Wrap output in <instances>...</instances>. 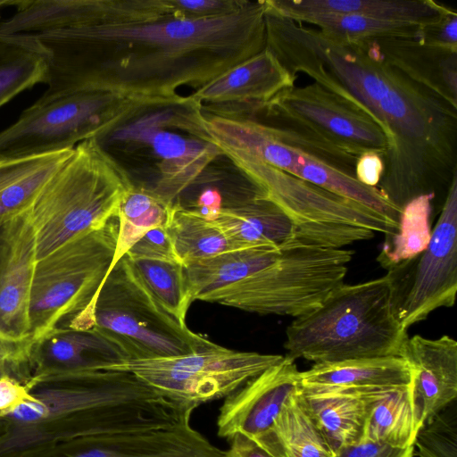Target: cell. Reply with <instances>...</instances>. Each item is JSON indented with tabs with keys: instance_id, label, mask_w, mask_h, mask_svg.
<instances>
[{
	"instance_id": "1",
	"label": "cell",
	"mask_w": 457,
	"mask_h": 457,
	"mask_svg": "<svg viewBox=\"0 0 457 457\" xmlns=\"http://www.w3.org/2000/svg\"><path fill=\"white\" fill-rule=\"evenodd\" d=\"M264 0L236 12L188 18L170 0H94L83 25L18 36L46 62L38 100L102 92L165 105L266 48Z\"/></svg>"
},
{
	"instance_id": "2",
	"label": "cell",
	"mask_w": 457,
	"mask_h": 457,
	"mask_svg": "<svg viewBox=\"0 0 457 457\" xmlns=\"http://www.w3.org/2000/svg\"><path fill=\"white\" fill-rule=\"evenodd\" d=\"M266 47L294 76L312 78L370 117L387 139L377 187L402 210L435 198L457 176V108L389 64L374 39L346 42L281 16L268 7Z\"/></svg>"
},
{
	"instance_id": "3",
	"label": "cell",
	"mask_w": 457,
	"mask_h": 457,
	"mask_svg": "<svg viewBox=\"0 0 457 457\" xmlns=\"http://www.w3.org/2000/svg\"><path fill=\"white\" fill-rule=\"evenodd\" d=\"M25 385L34 400L0 414V457L80 437L163 428L191 418L127 371L33 376Z\"/></svg>"
},
{
	"instance_id": "4",
	"label": "cell",
	"mask_w": 457,
	"mask_h": 457,
	"mask_svg": "<svg viewBox=\"0 0 457 457\" xmlns=\"http://www.w3.org/2000/svg\"><path fill=\"white\" fill-rule=\"evenodd\" d=\"M408 337L394 315L386 274L335 288L316 309L293 320L284 347L294 360L337 362L401 357Z\"/></svg>"
},
{
	"instance_id": "5",
	"label": "cell",
	"mask_w": 457,
	"mask_h": 457,
	"mask_svg": "<svg viewBox=\"0 0 457 457\" xmlns=\"http://www.w3.org/2000/svg\"><path fill=\"white\" fill-rule=\"evenodd\" d=\"M133 185L126 170L95 138L79 144L29 211L37 260L105 226Z\"/></svg>"
},
{
	"instance_id": "6",
	"label": "cell",
	"mask_w": 457,
	"mask_h": 457,
	"mask_svg": "<svg viewBox=\"0 0 457 457\" xmlns=\"http://www.w3.org/2000/svg\"><path fill=\"white\" fill-rule=\"evenodd\" d=\"M353 253L293 243L272 250L254 271L201 301L261 315L296 318L316 309L344 283Z\"/></svg>"
},
{
	"instance_id": "7",
	"label": "cell",
	"mask_w": 457,
	"mask_h": 457,
	"mask_svg": "<svg viewBox=\"0 0 457 457\" xmlns=\"http://www.w3.org/2000/svg\"><path fill=\"white\" fill-rule=\"evenodd\" d=\"M117 235L115 217L37 260L29 308L32 341L55 328H93V306L111 269Z\"/></svg>"
},
{
	"instance_id": "8",
	"label": "cell",
	"mask_w": 457,
	"mask_h": 457,
	"mask_svg": "<svg viewBox=\"0 0 457 457\" xmlns=\"http://www.w3.org/2000/svg\"><path fill=\"white\" fill-rule=\"evenodd\" d=\"M228 157L262 196L290 219L298 239L307 245L344 248L370 240L377 232L395 233L398 225L346 197L276 169L239 152Z\"/></svg>"
},
{
	"instance_id": "9",
	"label": "cell",
	"mask_w": 457,
	"mask_h": 457,
	"mask_svg": "<svg viewBox=\"0 0 457 457\" xmlns=\"http://www.w3.org/2000/svg\"><path fill=\"white\" fill-rule=\"evenodd\" d=\"M92 320V328L117 345L127 359L179 356L213 344L165 309L127 254L102 284Z\"/></svg>"
},
{
	"instance_id": "10",
	"label": "cell",
	"mask_w": 457,
	"mask_h": 457,
	"mask_svg": "<svg viewBox=\"0 0 457 457\" xmlns=\"http://www.w3.org/2000/svg\"><path fill=\"white\" fill-rule=\"evenodd\" d=\"M202 107L189 96L173 104L149 107L96 140L103 147L115 144L147 150L157 173L155 184L150 189L173 204L222 155L207 138Z\"/></svg>"
},
{
	"instance_id": "11",
	"label": "cell",
	"mask_w": 457,
	"mask_h": 457,
	"mask_svg": "<svg viewBox=\"0 0 457 457\" xmlns=\"http://www.w3.org/2000/svg\"><path fill=\"white\" fill-rule=\"evenodd\" d=\"M160 104L102 92H77L37 100L0 131V158H21L75 148L99 139L141 111Z\"/></svg>"
},
{
	"instance_id": "12",
	"label": "cell",
	"mask_w": 457,
	"mask_h": 457,
	"mask_svg": "<svg viewBox=\"0 0 457 457\" xmlns=\"http://www.w3.org/2000/svg\"><path fill=\"white\" fill-rule=\"evenodd\" d=\"M282 358L279 354L232 350L213 343L187 354L126 359L102 370L129 372L175 408L192 414L203 403L227 397Z\"/></svg>"
},
{
	"instance_id": "13",
	"label": "cell",
	"mask_w": 457,
	"mask_h": 457,
	"mask_svg": "<svg viewBox=\"0 0 457 457\" xmlns=\"http://www.w3.org/2000/svg\"><path fill=\"white\" fill-rule=\"evenodd\" d=\"M204 129L208 138L221 151L239 152L346 197L398 224L402 210L387 201L377 187H368L355 178L278 141L263 122L237 114L204 113Z\"/></svg>"
},
{
	"instance_id": "14",
	"label": "cell",
	"mask_w": 457,
	"mask_h": 457,
	"mask_svg": "<svg viewBox=\"0 0 457 457\" xmlns=\"http://www.w3.org/2000/svg\"><path fill=\"white\" fill-rule=\"evenodd\" d=\"M394 315L405 329L438 308L452 307L457 292V176L448 188L426 249L387 270Z\"/></svg>"
},
{
	"instance_id": "15",
	"label": "cell",
	"mask_w": 457,
	"mask_h": 457,
	"mask_svg": "<svg viewBox=\"0 0 457 457\" xmlns=\"http://www.w3.org/2000/svg\"><path fill=\"white\" fill-rule=\"evenodd\" d=\"M257 112L264 114L262 122L304 132L356 157L373 152L384 159L386 154L380 127L316 82L284 89Z\"/></svg>"
},
{
	"instance_id": "16",
	"label": "cell",
	"mask_w": 457,
	"mask_h": 457,
	"mask_svg": "<svg viewBox=\"0 0 457 457\" xmlns=\"http://www.w3.org/2000/svg\"><path fill=\"white\" fill-rule=\"evenodd\" d=\"M288 355L224 398L217 419V434L230 439L251 438L267 430L288 396L300 387V371Z\"/></svg>"
},
{
	"instance_id": "17",
	"label": "cell",
	"mask_w": 457,
	"mask_h": 457,
	"mask_svg": "<svg viewBox=\"0 0 457 457\" xmlns=\"http://www.w3.org/2000/svg\"><path fill=\"white\" fill-rule=\"evenodd\" d=\"M29 211L0 225V333L14 339L29 337V308L37 262Z\"/></svg>"
},
{
	"instance_id": "18",
	"label": "cell",
	"mask_w": 457,
	"mask_h": 457,
	"mask_svg": "<svg viewBox=\"0 0 457 457\" xmlns=\"http://www.w3.org/2000/svg\"><path fill=\"white\" fill-rule=\"evenodd\" d=\"M296 78L266 47L228 69L188 96L202 106L203 103L236 104L256 113L278 93L295 86Z\"/></svg>"
},
{
	"instance_id": "19",
	"label": "cell",
	"mask_w": 457,
	"mask_h": 457,
	"mask_svg": "<svg viewBox=\"0 0 457 457\" xmlns=\"http://www.w3.org/2000/svg\"><path fill=\"white\" fill-rule=\"evenodd\" d=\"M394 388L397 387L301 386L300 390L312 420L335 453L343 446L362 441L373 407Z\"/></svg>"
},
{
	"instance_id": "20",
	"label": "cell",
	"mask_w": 457,
	"mask_h": 457,
	"mask_svg": "<svg viewBox=\"0 0 457 457\" xmlns=\"http://www.w3.org/2000/svg\"><path fill=\"white\" fill-rule=\"evenodd\" d=\"M411 365L424 425L457 397V342L449 336L408 337L402 355Z\"/></svg>"
},
{
	"instance_id": "21",
	"label": "cell",
	"mask_w": 457,
	"mask_h": 457,
	"mask_svg": "<svg viewBox=\"0 0 457 457\" xmlns=\"http://www.w3.org/2000/svg\"><path fill=\"white\" fill-rule=\"evenodd\" d=\"M126 359L125 353L117 345L94 328H55L33 341L31 377L102 370Z\"/></svg>"
},
{
	"instance_id": "22",
	"label": "cell",
	"mask_w": 457,
	"mask_h": 457,
	"mask_svg": "<svg viewBox=\"0 0 457 457\" xmlns=\"http://www.w3.org/2000/svg\"><path fill=\"white\" fill-rule=\"evenodd\" d=\"M212 221L242 249H279L301 242L290 219L262 193L245 195L234 204H223Z\"/></svg>"
},
{
	"instance_id": "23",
	"label": "cell",
	"mask_w": 457,
	"mask_h": 457,
	"mask_svg": "<svg viewBox=\"0 0 457 457\" xmlns=\"http://www.w3.org/2000/svg\"><path fill=\"white\" fill-rule=\"evenodd\" d=\"M276 13L296 21L306 15H359L424 26L437 21L451 8L431 0H265Z\"/></svg>"
},
{
	"instance_id": "24",
	"label": "cell",
	"mask_w": 457,
	"mask_h": 457,
	"mask_svg": "<svg viewBox=\"0 0 457 457\" xmlns=\"http://www.w3.org/2000/svg\"><path fill=\"white\" fill-rule=\"evenodd\" d=\"M374 42L389 64L457 108V48L404 37Z\"/></svg>"
},
{
	"instance_id": "25",
	"label": "cell",
	"mask_w": 457,
	"mask_h": 457,
	"mask_svg": "<svg viewBox=\"0 0 457 457\" xmlns=\"http://www.w3.org/2000/svg\"><path fill=\"white\" fill-rule=\"evenodd\" d=\"M412 380L411 365L400 356L315 363L300 371L303 387L392 388L409 386Z\"/></svg>"
},
{
	"instance_id": "26",
	"label": "cell",
	"mask_w": 457,
	"mask_h": 457,
	"mask_svg": "<svg viewBox=\"0 0 457 457\" xmlns=\"http://www.w3.org/2000/svg\"><path fill=\"white\" fill-rule=\"evenodd\" d=\"M73 149L21 158H0V225L32 208Z\"/></svg>"
},
{
	"instance_id": "27",
	"label": "cell",
	"mask_w": 457,
	"mask_h": 457,
	"mask_svg": "<svg viewBox=\"0 0 457 457\" xmlns=\"http://www.w3.org/2000/svg\"><path fill=\"white\" fill-rule=\"evenodd\" d=\"M300 388L288 396L271 426L252 439L271 457H333L304 404Z\"/></svg>"
},
{
	"instance_id": "28",
	"label": "cell",
	"mask_w": 457,
	"mask_h": 457,
	"mask_svg": "<svg viewBox=\"0 0 457 457\" xmlns=\"http://www.w3.org/2000/svg\"><path fill=\"white\" fill-rule=\"evenodd\" d=\"M423 426L412 383L390 390L373 407L367 420L362 441L396 448L412 446Z\"/></svg>"
},
{
	"instance_id": "29",
	"label": "cell",
	"mask_w": 457,
	"mask_h": 457,
	"mask_svg": "<svg viewBox=\"0 0 457 457\" xmlns=\"http://www.w3.org/2000/svg\"><path fill=\"white\" fill-rule=\"evenodd\" d=\"M166 229L183 266L242 249L213 221L204 218L194 209L176 203L172 206Z\"/></svg>"
},
{
	"instance_id": "30",
	"label": "cell",
	"mask_w": 457,
	"mask_h": 457,
	"mask_svg": "<svg viewBox=\"0 0 457 457\" xmlns=\"http://www.w3.org/2000/svg\"><path fill=\"white\" fill-rule=\"evenodd\" d=\"M272 250L270 247L235 250L183 266L192 303L245 278L265 262Z\"/></svg>"
},
{
	"instance_id": "31",
	"label": "cell",
	"mask_w": 457,
	"mask_h": 457,
	"mask_svg": "<svg viewBox=\"0 0 457 457\" xmlns=\"http://www.w3.org/2000/svg\"><path fill=\"white\" fill-rule=\"evenodd\" d=\"M173 204L146 187L133 185L125 193L116 215L118 235L110 270L148 231L167 226Z\"/></svg>"
},
{
	"instance_id": "32",
	"label": "cell",
	"mask_w": 457,
	"mask_h": 457,
	"mask_svg": "<svg viewBox=\"0 0 457 457\" xmlns=\"http://www.w3.org/2000/svg\"><path fill=\"white\" fill-rule=\"evenodd\" d=\"M433 195L419 196L403 209L395 233L385 235L378 256V263L386 270L423 252L430 239V215Z\"/></svg>"
},
{
	"instance_id": "33",
	"label": "cell",
	"mask_w": 457,
	"mask_h": 457,
	"mask_svg": "<svg viewBox=\"0 0 457 457\" xmlns=\"http://www.w3.org/2000/svg\"><path fill=\"white\" fill-rule=\"evenodd\" d=\"M46 72V59L36 45L17 36L0 37V107L44 83Z\"/></svg>"
},
{
	"instance_id": "34",
	"label": "cell",
	"mask_w": 457,
	"mask_h": 457,
	"mask_svg": "<svg viewBox=\"0 0 457 457\" xmlns=\"http://www.w3.org/2000/svg\"><path fill=\"white\" fill-rule=\"evenodd\" d=\"M295 21L312 24L327 37L346 42L390 37L418 39L421 27L359 15L341 14L306 15Z\"/></svg>"
},
{
	"instance_id": "35",
	"label": "cell",
	"mask_w": 457,
	"mask_h": 457,
	"mask_svg": "<svg viewBox=\"0 0 457 457\" xmlns=\"http://www.w3.org/2000/svg\"><path fill=\"white\" fill-rule=\"evenodd\" d=\"M131 262L165 309L180 322L186 323V315L192 301L187 291L183 265L179 262L150 260Z\"/></svg>"
},
{
	"instance_id": "36",
	"label": "cell",
	"mask_w": 457,
	"mask_h": 457,
	"mask_svg": "<svg viewBox=\"0 0 457 457\" xmlns=\"http://www.w3.org/2000/svg\"><path fill=\"white\" fill-rule=\"evenodd\" d=\"M413 445L419 457H457V420L448 406L418 431Z\"/></svg>"
},
{
	"instance_id": "37",
	"label": "cell",
	"mask_w": 457,
	"mask_h": 457,
	"mask_svg": "<svg viewBox=\"0 0 457 457\" xmlns=\"http://www.w3.org/2000/svg\"><path fill=\"white\" fill-rule=\"evenodd\" d=\"M32 344L29 337L14 339L0 333V378L12 377L24 384L28 381L31 377Z\"/></svg>"
},
{
	"instance_id": "38",
	"label": "cell",
	"mask_w": 457,
	"mask_h": 457,
	"mask_svg": "<svg viewBox=\"0 0 457 457\" xmlns=\"http://www.w3.org/2000/svg\"><path fill=\"white\" fill-rule=\"evenodd\" d=\"M126 254L131 261L150 260L180 263L166 227L148 231Z\"/></svg>"
},
{
	"instance_id": "39",
	"label": "cell",
	"mask_w": 457,
	"mask_h": 457,
	"mask_svg": "<svg viewBox=\"0 0 457 457\" xmlns=\"http://www.w3.org/2000/svg\"><path fill=\"white\" fill-rule=\"evenodd\" d=\"M247 0H170L172 5L188 18L221 16L242 8Z\"/></svg>"
},
{
	"instance_id": "40",
	"label": "cell",
	"mask_w": 457,
	"mask_h": 457,
	"mask_svg": "<svg viewBox=\"0 0 457 457\" xmlns=\"http://www.w3.org/2000/svg\"><path fill=\"white\" fill-rule=\"evenodd\" d=\"M418 40L428 45L457 48V12L450 9L437 21L421 26Z\"/></svg>"
},
{
	"instance_id": "41",
	"label": "cell",
	"mask_w": 457,
	"mask_h": 457,
	"mask_svg": "<svg viewBox=\"0 0 457 457\" xmlns=\"http://www.w3.org/2000/svg\"><path fill=\"white\" fill-rule=\"evenodd\" d=\"M414 445L396 448L386 445L361 441L339 448L333 457H413Z\"/></svg>"
},
{
	"instance_id": "42",
	"label": "cell",
	"mask_w": 457,
	"mask_h": 457,
	"mask_svg": "<svg viewBox=\"0 0 457 457\" xmlns=\"http://www.w3.org/2000/svg\"><path fill=\"white\" fill-rule=\"evenodd\" d=\"M34 400L28 386L12 377L0 378V414L15 410L22 403Z\"/></svg>"
},
{
	"instance_id": "43",
	"label": "cell",
	"mask_w": 457,
	"mask_h": 457,
	"mask_svg": "<svg viewBox=\"0 0 457 457\" xmlns=\"http://www.w3.org/2000/svg\"><path fill=\"white\" fill-rule=\"evenodd\" d=\"M383 157L373 152L364 153L357 158L355 179L361 184L377 187L384 172Z\"/></svg>"
},
{
	"instance_id": "44",
	"label": "cell",
	"mask_w": 457,
	"mask_h": 457,
	"mask_svg": "<svg viewBox=\"0 0 457 457\" xmlns=\"http://www.w3.org/2000/svg\"><path fill=\"white\" fill-rule=\"evenodd\" d=\"M228 448L224 457H271L251 437L237 434L228 440Z\"/></svg>"
},
{
	"instance_id": "45",
	"label": "cell",
	"mask_w": 457,
	"mask_h": 457,
	"mask_svg": "<svg viewBox=\"0 0 457 457\" xmlns=\"http://www.w3.org/2000/svg\"><path fill=\"white\" fill-rule=\"evenodd\" d=\"M223 206L221 197L215 189H206L196 200L194 209L204 218L213 220Z\"/></svg>"
},
{
	"instance_id": "46",
	"label": "cell",
	"mask_w": 457,
	"mask_h": 457,
	"mask_svg": "<svg viewBox=\"0 0 457 457\" xmlns=\"http://www.w3.org/2000/svg\"><path fill=\"white\" fill-rule=\"evenodd\" d=\"M18 0H0V10L5 6H14Z\"/></svg>"
}]
</instances>
